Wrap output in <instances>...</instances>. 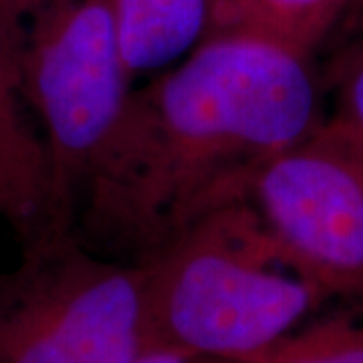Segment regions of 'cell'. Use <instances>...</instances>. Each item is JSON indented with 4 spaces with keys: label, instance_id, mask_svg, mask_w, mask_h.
<instances>
[{
    "label": "cell",
    "instance_id": "6da1fadb",
    "mask_svg": "<svg viewBox=\"0 0 363 363\" xmlns=\"http://www.w3.org/2000/svg\"><path fill=\"white\" fill-rule=\"evenodd\" d=\"M311 55L242 28L210 33L130 104L83 190V230L140 262L323 123Z\"/></svg>",
    "mask_w": 363,
    "mask_h": 363
},
{
    "label": "cell",
    "instance_id": "7a4b0ae2",
    "mask_svg": "<svg viewBox=\"0 0 363 363\" xmlns=\"http://www.w3.org/2000/svg\"><path fill=\"white\" fill-rule=\"evenodd\" d=\"M138 264L152 347L192 359L250 357L327 301L286 267L248 200L210 212Z\"/></svg>",
    "mask_w": 363,
    "mask_h": 363
},
{
    "label": "cell",
    "instance_id": "3957f363",
    "mask_svg": "<svg viewBox=\"0 0 363 363\" xmlns=\"http://www.w3.org/2000/svg\"><path fill=\"white\" fill-rule=\"evenodd\" d=\"M23 79L49 160V230H69L133 93L113 0H52L33 14L25 23Z\"/></svg>",
    "mask_w": 363,
    "mask_h": 363
},
{
    "label": "cell",
    "instance_id": "277c9868",
    "mask_svg": "<svg viewBox=\"0 0 363 363\" xmlns=\"http://www.w3.org/2000/svg\"><path fill=\"white\" fill-rule=\"evenodd\" d=\"M152 347L142 269L75 228L23 242L0 274V363H133Z\"/></svg>",
    "mask_w": 363,
    "mask_h": 363
},
{
    "label": "cell",
    "instance_id": "5b68a950",
    "mask_svg": "<svg viewBox=\"0 0 363 363\" xmlns=\"http://www.w3.org/2000/svg\"><path fill=\"white\" fill-rule=\"evenodd\" d=\"M250 206L285 264L325 297L363 303V147L325 119L260 169Z\"/></svg>",
    "mask_w": 363,
    "mask_h": 363
},
{
    "label": "cell",
    "instance_id": "8992f818",
    "mask_svg": "<svg viewBox=\"0 0 363 363\" xmlns=\"http://www.w3.org/2000/svg\"><path fill=\"white\" fill-rule=\"evenodd\" d=\"M25 23L0 4V220L23 242L51 226L47 150L26 101Z\"/></svg>",
    "mask_w": 363,
    "mask_h": 363
},
{
    "label": "cell",
    "instance_id": "52a82bcc",
    "mask_svg": "<svg viewBox=\"0 0 363 363\" xmlns=\"http://www.w3.org/2000/svg\"><path fill=\"white\" fill-rule=\"evenodd\" d=\"M117 35L131 77L166 67L206 39L212 0H113Z\"/></svg>",
    "mask_w": 363,
    "mask_h": 363
},
{
    "label": "cell",
    "instance_id": "ba28073f",
    "mask_svg": "<svg viewBox=\"0 0 363 363\" xmlns=\"http://www.w3.org/2000/svg\"><path fill=\"white\" fill-rule=\"evenodd\" d=\"M343 2L345 0H230L210 33L242 28L311 55L333 25Z\"/></svg>",
    "mask_w": 363,
    "mask_h": 363
},
{
    "label": "cell",
    "instance_id": "9c48e42d",
    "mask_svg": "<svg viewBox=\"0 0 363 363\" xmlns=\"http://www.w3.org/2000/svg\"><path fill=\"white\" fill-rule=\"evenodd\" d=\"M202 363H363V303L329 315L298 331H289L259 353L236 359Z\"/></svg>",
    "mask_w": 363,
    "mask_h": 363
},
{
    "label": "cell",
    "instance_id": "30bf717a",
    "mask_svg": "<svg viewBox=\"0 0 363 363\" xmlns=\"http://www.w3.org/2000/svg\"><path fill=\"white\" fill-rule=\"evenodd\" d=\"M335 111L329 123L363 147V40L351 47L333 71Z\"/></svg>",
    "mask_w": 363,
    "mask_h": 363
},
{
    "label": "cell",
    "instance_id": "8fae6325",
    "mask_svg": "<svg viewBox=\"0 0 363 363\" xmlns=\"http://www.w3.org/2000/svg\"><path fill=\"white\" fill-rule=\"evenodd\" d=\"M52 0H0V4L9 11V13L16 16L21 23H26L33 14H37L43 9L47 6Z\"/></svg>",
    "mask_w": 363,
    "mask_h": 363
},
{
    "label": "cell",
    "instance_id": "7c38bea8",
    "mask_svg": "<svg viewBox=\"0 0 363 363\" xmlns=\"http://www.w3.org/2000/svg\"><path fill=\"white\" fill-rule=\"evenodd\" d=\"M133 363H198V359H192L188 355H182L178 351L166 350V347H150Z\"/></svg>",
    "mask_w": 363,
    "mask_h": 363
},
{
    "label": "cell",
    "instance_id": "4fadbf2b",
    "mask_svg": "<svg viewBox=\"0 0 363 363\" xmlns=\"http://www.w3.org/2000/svg\"><path fill=\"white\" fill-rule=\"evenodd\" d=\"M228 2H230V0H212V25H214L216 18L224 13V9L228 6ZM212 25H210V28H212Z\"/></svg>",
    "mask_w": 363,
    "mask_h": 363
},
{
    "label": "cell",
    "instance_id": "5bb4252c",
    "mask_svg": "<svg viewBox=\"0 0 363 363\" xmlns=\"http://www.w3.org/2000/svg\"><path fill=\"white\" fill-rule=\"evenodd\" d=\"M198 363H202V362H198Z\"/></svg>",
    "mask_w": 363,
    "mask_h": 363
}]
</instances>
